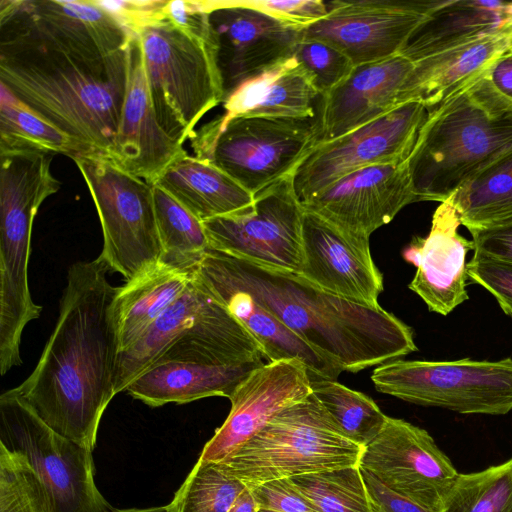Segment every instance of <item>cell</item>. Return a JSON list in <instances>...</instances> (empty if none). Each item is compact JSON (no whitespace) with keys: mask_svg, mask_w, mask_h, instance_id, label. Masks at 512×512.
I'll return each mask as SVG.
<instances>
[{"mask_svg":"<svg viewBox=\"0 0 512 512\" xmlns=\"http://www.w3.org/2000/svg\"><path fill=\"white\" fill-rule=\"evenodd\" d=\"M155 184L202 222L243 211L255 198L224 171L187 152L175 159Z\"/></svg>","mask_w":512,"mask_h":512,"instance_id":"cell-29","label":"cell"},{"mask_svg":"<svg viewBox=\"0 0 512 512\" xmlns=\"http://www.w3.org/2000/svg\"><path fill=\"white\" fill-rule=\"evenodd\" d=\"M494 87L512 101V49L502 54L489 69Z\"/></svg>","mask_w":512,"mask_h":512,"instance_id":"cell-46","label":"cell"},{"mask_svg":"<svg viewBox=\"0 0 512 512\" xmlns=\"http://www.w3.org/2000/svg\"><path fill=\"white\" fill-rule=\"evenodd\" d=\"M249 490L258 508L279 512H319L290 478L264 482Z\"/></svg>","mask_w":512,"mask_h":512,"instance_id":"cell-42","label":"cell"},{"mask_svg":"<svg viewBox=\"0 0 512 512\" xmlns=\"http://www.w3.org/2000/svg\"><path fill=\"white\" fill-rule=\"evenodd\" d=\"M263 358L259 344L235 318L204 324L176 339L125 391L151 407L229 399Z\"/></svg>","mask_w":512,"mask_h":512,"instance_id":"cell-5","label":"cell"},{"mask_svg":"<svg viewBox=\"0 0 512 512\" xmlns=\"http://www.w3.org/2000/svg\"><path fill=\"white\" fill-rule=\"evenodd\" d=\"M459 216L451 201L435 210L426 237H414L403 257L416 267L409 289L427 305L429 311L447 316L468 300L467 262L472 240L461 236Z\"/></svg>","mask_w":512,"mask_h":512,"instance_id":"cell-22","label":"cell"},{"mask_svg":"<svg viewBox=\"0 0 512 512\" xmlns=\"http://www.w3.org/2000/svg\"><path fill=\"white\" fill-rule=\"evenodd\" d=\"M0 512H50L41 483L28 463L0 446Z\"/></svg>","mask_w":512,"mask_h":512,"instance_id":"cell-38","label":"cell"},{"mask_svg":"<svg viewBox=\"0 0 512 512\" xmlns=\"http://www.w3.org/2000/svg\"><path fill=\"white\" fill-rule=\"evenodd\" d=\"M292 176L257 193L249 208L203 221L209 248L266 269L300 274L305 210Z\"/></svg>","mask_w":512,"mask_h":512,"instance_id":"cell-13","label":"cell"},{"mask_svg":"<svg viewBox=\"0 0 512 512\" xmlns=\"http://www.w3.org/2000/svg\"><path fill=\"white\" fill-rule=\"evenodd\" d=\"M36 152L75 159L95 155L0 84V154Z\"/></svg>","mask_w":512,"mask_h":512,"instance_id":"cell-31","label":"cell"},{"mask_svg":"<svg viewBox=\"0 0 512 512\" xmlns=\"http://www.w3.org/2000/svg\"><path fill=\"white\" fill-rule=\"evenodd\" d=\"M320 93L293 55L247 80L223 102V119L235 117L315 118Z\"/></svg>","mask_w":512,"mask_h":512,"instance_id":"cell-26","label":"cell"},{"mask_svg":"<svg viewBox=\"0 0 512 512\" xmlns=\"http://www.w3.org/2000/svg\"><path fill=\"white\" fill-rule=\"evenodd\" d=\"M414 63L402 54L355 66L319 100V142L338 138L399 107Z\"/></svg>","mask_w":512,"mask_h":512,"instance_id":"cell-23","label":"cell"},{"mask_svg":"<svg viewBox=\"0 0 512 512\" xmlns=\"http://www.w3.org/2000/svg\"><path fill=\"white\" fill-rule=\"evenodd\" d=\"M358 466L392 491L434 512H439L459 474L425 429L392 417L363 448Z\"/></svg>","mask_w":512,"mask_h":512,"instance_id":"cell-16","label":"cell"},{"mask_svg":"<svg viewBox=\"0 0 512 512\" xmlns=\"http://www.w3.org/2000/svg\"><path fill=\"white\" fill-rule=\"evenodd\" d=\"M60 189L44 166L14 161L0 170V372L22 363L20 343L26 325L38 319L28 282L34 218L46 198Z\"/></svg>","mask_w":512,"mask_h":512,"instance_id":"cell-8","label":"cell"},{"mask_svg":"<svg viewBox=\"0 0 512 512\" xmlns=\"http://www.w3.org/2000/svg\"><path fill=\"white\" fill-rule=\"evenodd\" d=\"M427 115L422 103L409 102L338 138L318 142L292 176L299 201L355 170L406 161Z\"/></svg>","mask_w":512,"mask_h":512,"instance_id":"cell-14","label":"cell"},{"mask_svg":"<svg viewBox=\"0 0 512 512\" xmlns=\"http://www.w3.org/2000/svg\"><path fill=\"white\" fill-rule=\"evenodd\" d=\"M257 509L258 506L250 490L246 489L228 512H256Z\"/></svg>","mask_w":512,"mask_h":512,"instance_id":"cell-47","label":"cell"},{"mask_svg":"<svg viewBox=\"0 0 512 512\" xmlns=\"http://www.w3.org/2000/svg\"><path fill=\"white\" fill-rule=\"evenodd\" d=\"M246 489L218 463L198 459L167 505L168 512H228Z\"/></svg>","mask_w":512,"mask_h":512,"instance_id":"cell-37","label":"cell"},{"mask_svg":"<svg viewBox=\"0 0 512 512\" xmlns=\"http://www.w3.org/2000/svg\"><path fill=\"white\" fill-rule=\"evenodd\" d=\"M512 49V23L501 31L477 38L413 62L399 95V106L422 103L431 110L490 69Z\"/></svg>","mask_w":512,"mask_h":512,"instance_id":"cell-25","label":"cell"},{"mask_svg":"<svg viewBox=\"0 0 512 512\" xmlns=\"http://www.w3.org/2000/svg\"><path fill=\"white\" fill-rule=\"evenodd\" d=\"M194 278L252 335L268 362L299 359L307 366L310 379L336 380L340 375L341 371L328 364L246 290L201 263L195 269Z\"/></svg>","mask_w":512,"mask_h":512,"instance_id":"cell-24","label":"cell"},{"mask_svg":"<svg viewBox=\"0 0 512 512\" xmlns=\"http://www.w3.org/2000/svg\"><path fill=\"white\" fill-rule=\"evenodd\" d=\"M362 451L344 436L311 392L215 463L252 489L271 480L356 466Z\"/></svg>","mask_w":512,"mask_h":512,"instance_id":"cell-6","label":"cell"},{"mask_svg":"<svg viewBox=\"0 0 512 512\" xmlns=\"http://www.w3.org/2000/svg\"><path fill=\"white\" fill-rule=\"evenodd\" d=\"M361 472L378 512H434L392 491L370 472Z\"/></svg>","mask_w":512,"mask_h":512,"instance_id":"cell-45","label":"cell"},{"mask_svg":"<svg viewBox=\"0 0 512 512\" xmlns=\"http://www.w3.org/2000/svg\"><path fill=\"white\" fill-rule=\"evenodd\" d=\"M439 512H512V457L481 471L459 473Z\"/></svg>","mask_w":512,"mask_h":512,"instance_id":"cell-35","label":"cell"},{"mask_svg":"<svg viewBox=\"0 0 512 512\" xmlns=\"http://www.w3.org/2000/svg\"><path fill=\"white\" fill-rule=\"evenodd\" d=\"M294 56L311 76L321 96L343 81L355 67L343 52L317 40L302 38Z\"/></svg>","mask_w":512,"mask_h":512,"instance_id":"cell-39","label":"cell"},{"mask_svg":"<svg viewBox=\"0 0 512 512\" xmlns=\"http://www.w3.org/2000/svg\"><path fill=\"white\" fill-rule=\"evenodd\" d=\"M507 12L512 17V1L507 2Z\"/></svg>","mask_w":512,"mask_h":512,"instance_id":"cell-49","label":"cell"},{"mask_svg":"<svg viewBox=\"0 0 512 512\" xmlns=\"http://www.w3.org/2000/svg\"><path fill=\"white\" fill-rule=\"evenodd\" d=\"M0 446L22 457L50 512H111L94 480L92 451L45 424L13 391L0 396Z\"/></svg>","mask_w":512,"mask_h":512,"instance_id":"cell-10","label":"cell"},{"mask_svg":"<svg viewBox=\"0 0 512 512\" xmlns=\"http://www.w3.org/2000/svg\"><path fill=\"white\" fill-rule=\"evenodd\" d=\"M302 239L303 278L328 293L380 307L383 277L372 259L369 238L347 233L305 210Z\"/></svg>","mask_w":512,"mask_h":512,"instance_id":"cell-20","label":"cell"},{"mask_svg":"<svg viewBox=\"0 0 512 512\" xmlns=\"http://www.w3.org/2000/svg\"><path fill=\"white\" fill-rule=\"evenodd\" d=\"M111 512H168V508H167V505H165V506H158V507L145 508V509H138V508L121 509V510L114 509Z\"/></svg>","mask_w":512,"mask_h":512,"instance_id":"cell-48","label":"cell"},{"mask_svg":"<svg viewBox=\"0 0 512 512\" xmlns=\"http://www.w3.org/2000/svg\"><path fill=\"white\" fill-rule=\"evenodd\" d=\"M233 318L193 278L187 290L129 347L120 351L115 394L148 368L176 339L198 326Z\"/></svg>","mask_w":512,"mask_h":512,"instance_id":"cell-27","label":"cell"},{"mask_svg":"<svg viewBox=\"0 0 512 512\" xmlns=\"http://www.w3.org/2000/svg\"><path fill=\"white\" fill-rule=\"evenodd\" d=\"M187 151L161 127L151 100L140 38L128 43V78L120 121L108 159L154 185L165 169Z\"/></svg>","mask_w":512,"mask_h":512,"instance_id":"cell-21","label":"cell"},{"mask_svg":"<svg viewBox=\"0 0 512 512\" xmlns=\"http://www.w3.org/2000/svg\"><path fill=\"white\" fill-rule=\"evenodd\" d=\"M89 189L103 235L98 256L125 282L160 262L153 185L129 174L110 159L80 156L73 159Z\"/></svg>","mask_w":512,"mask_h":512,"instance_id":"cell-11","label":"cell"},{"mask_svg":"<svg viewBox=\"0 0 512 512\" xmlns=\"http://www.w3.org/2000/svg\"><path fill=\"white\" fill-rule=\"evenodd\" d=\"M136 34L156 117L184 145L201 118L225 99L216 43L185 33L161 13Z\"/></svg>","mask_w":512,"mask_h":512,"instance_id":"cell-7","label":"cell"},{"mask_svg":"<svg viewBox=\"0 0 512 512\" xmlns=\"http://www.w3.org/2000/svg\"><path fill=\"white\" fill-rule=\"evenodd\" d=\"M307 366L299 359L263 363L229 398L230 412L205 444L199 460L220 462L237 451L285 408L311 393Z\"/></svg>","mask_w":512,"mask_h":512,"instance_id":"cell-19","label":"cell"},{"mask_svg":"<svg viewBox=\"0 0 512 512\" xmlns=\"http://www.w3.org/2000/svg\"><path fill=\"white\" fill-rule=\"evenodd\" d=\"M319 512H378L358 465L290 477Z\"/></svg>","mask_w":512,"mask_h":512,"instance_id":"cell-36","label":"cell"},{"mask_svg":"<svg viewBox=\"0 0 512 512\" xmlns=\"http://www.w3.org/2000/svg\"><path fill=\"white\" fill-rule=\"evenodd\" d=\"M469 232L474 244V253L512 262V221Z\"/></svg>","mask_w":512,"mask_h":512,"instance_id":"cell-44","label":"cell"},{"mask_svg":"<svg viewBox=\"0 0 512 512\" xmlns=\"http://www.w3.org/2000/svg\"><path fill=\"white\" fill-rule=\"evenodd\" d=\"M98 5L111 12L132 33H135L145 24L159 18L164 0H95Z\"/></svg>","mask_w":512,"mask_h":512,"instance_id":"cell-43","label":"cell"},{"mask_svg":"<svg viewBox=\"0 0 512 512\" xmlns=\"http://www.w3.org/2000/svg\"><path fill=\"white\" fill-rule=\"evenodd\" d=\"M311 391L344 436L363 448L388 420L371 398L336 380L311 379Z\"/></svg>","mask_w":512,"mask_h":512,"instance_id":"cell-34","label":"cell"},{"mask_svg":"<svg viewBox=\"0 0 512 512\" xmlns=\"http://www.w3.org/2000/svg\"><path fill=\"white\" fill-rule=\"evenodd\" d=\"M237 2L300 29L321 20L328 12L326 2L322 0H237Z\"/></svg>","mask_w":512,"mask_h":512,"instance_id":"cell-41","label":"cell"},{"mask_svg":"<svg viewBox=\"0 0 512 512\" xmlns=\"http://www.w3.org/2000/svg\"><path fill=\"white\" fill-rule=\"evenodd\" d=\"M407 160L350 172L301 204L339 229L369 238L417 202Z\"/></svg>","mask_w":512,"mask_h":512,"instance_id":"cell-18","label":"cell"},{"mask_svg":"<svg viewBox=\"0 0 512 512\" xmlns=\"http://www.w3.org/2000/svg\"><path fill=\"white\" fill-rule=\"evenodd\" d=\"M128 78V45L74 2L1 0L0 84L108 158Z\"/></svg>","mask_w":512,"mask_h":512,"instance_id":"cell-1","label":"cell"},{"mask_svg":"<svg viewBox=\"0 0 512 512\" xmlns=\"http://www.w3.org/2000/svg\"><path fill=\"white\" fill-rule=\"evenodd\" d=\"M511 150L512 101L488 70L428 111L407 160L417 202L446 201Z\"/></svg>","mask_w":512,"mask_h":512,"instance_id":"cell-4","label":"cell"},{"mask_svg":"<svg viewBox=\"0 0 512 512\" xmlns=\"http://www.w3.org/2000/svg\"><path fill=\"white\" fill-rule=\"evenodd\" d=\"M194 272L159 262L118 287L114 313L120 351L133 344L187 290Z\"/></svg>","mask_w":512,"mask_h":512,"instance_id":"cell-30","label":"cell"},{"mask_svg":"<svg viewBox=\"0 0 512 512\" xmlns=\"http://www.w3.org/2000/svg\"><path fill=\"white\" fill-rule=\"evenodd\" d=\"M467 275L492 294L502 311L512 318V262L474 253L467 262Z\"/></svg>","mask_w":512,"mask_h":512,"instance_id":"cell-40","label":"cell"},{"mask_svg":"<svg viewBox=\"0 0 512 512\" xmlns=\"http://www.w3.org/2000/svg\"><path fill=\"white\" fill-rule=\"evenodd\" d=\"M441 1L335 0L327 14L302 29V38L327 43L355 66L400 54Z\"/></svg>","mask_w":512,"mask_h":512,"instance_id":"cell-15","label":"cell"},{"mask_svg":"<svg viewBox=\"0 0 512 512\" xmlns=\"http://www.w3.org/2000/svg\"><path fill=\"white\" fill-rule=\"evenodd\" d=\"M320 140L315 118L220 115L189 139L194 156L207 160L254 196L292 175Z\"/></svg>","mask_w":512,"mask_h":512,"instance_id":"cell-9","label":"cell"},{"mask_svg":"<svg viewBox=\"0 0 512 512\" xmlns=\"http://www.w3.org/2000/svg\"><path fill=\"white\" fill-rule=\"evenodd\" d=\"M511 23L506 1H441L415 30L400 54L416 62L501 31Z\"/></svg>","mask_w":512,"mask_h":512,"instance_id":"cell-28","label":"cell"},{"mask_svg":"<svg viewBox=\"0 0 512 512\" xmlns=\"http://www.w3.org/2000/svg\"><path fill=\"white\" fill-rule=\"evenodd\" d=\"M109 271L99 257L70 266L55 328L34 370L12 388L51 429L91 451L116 395L118 287Z\"/></svg>","mask_w":512,"mask_h":512,"instance_id":"cell-2","label":"cell"},{"mask_svg":"<svg viewBox=\"0 0 512 512\" xmlns=\"http://www.w3.org/2000/svg\"><path fill=\"white\" fill-rule=\"evenodd\" d=\"M160 262L181 270H195L209 249L201 220L160 186L153 185Z\"/></svg>","mask_w":512,"mask_h":512,"instance_id":"cell-33","label":"cell"},{"mask_svg":"<svg viewBox=\"0 0 512 512\" xmlns=\"http://www.w3.org/2000/svg\"><path fill=\"white\" fill-rule=\"evenodd\" d=\"M204 4L225 98L242 83L293 56L302 39V29L242 6L237 0Z\"/></svg>","mask_w":512,"mask_h":512,"instance_id":"cell-17","label":"cell"},{"mask_svg":"<svg viewBox=\"0 0 512 512\" xmlns=\"http://www.w3.org/2000/svg\"><path fill=\"white\" fill-rule=\"evenodd\" d=\"M256 512H279L270 509L258 508Z\"/></svg>","mask_w":512,"mask_h":512,"instance_id":"cell-50","label":"cell"},{"mask_svg":"<svg viewBox=\"0 0 512 512\" xmlns=\"http://www.w3.org/2000/svg\"><path fill=\"white\" fill-rule=\"evenodd\" d=\"M468 231L512 221V150L448 198Z\"/></svg>","mask_w":512,"mask_h":512,"instance_id":"cell-32","label":"cell"},{"mask_svg":"<svg viewBox=\"0 0 512 512\" xmlns=\"http://www.w3.org/2000/svg\"><path fill=\"white\" fill-rule=\"evenodd\" d=\"M377 391L421 406L460 414L505 415L512 410V358L498 361L396 359L377 366Z\"/></svg>","mask_w":512,"mask_h":512,"instance_id":"cell-12","label":"cell"},{"mask_svg":"<svg viewBox=\"0 0 512 512\" xmlns=\"http://www.w3.org/2000/svg\"><path fill=\"white\" fill-rule=\"evenodd\" d=\"M199 263L246 290L341 372H359L417 350L412 329L381 306L352 302L300 274L266 269L210 248Z\"/></svg>","mask_w":512,"mask_h":512,"instance_id":"cell-3","label":"cell"}]
</instances>
